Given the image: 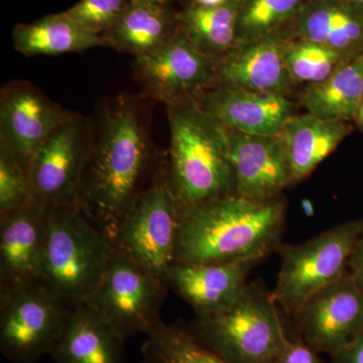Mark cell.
Here are the masks:
<instances>
[{
	"label": "cell",
	"mask_w": 363,
	"mask_h": 363,
	"mask_svg": "<svg viewBox=\"0 0 363 363\" xmlns=\"http://www.w3.org/2000/svg\"><path fill=\"white\" fill-rule=\"evenodd\" d=\"M352 126L313 114H294L284 125L279 138L285 149L292 183L304 180L318 164L337 149Z\"/></svg>",
	"instance_id": "21"
},
{
	"label": "cell",
	"mask_w": 363,
	"mask_h": 363,
	"mask_svg": "<svg viewBox=\"0 0 363 363\" xmlns=\"http://www.w3.org/2000/svg\"><path fill=\"white\" fill-rule=\"evenodd\" d=\"M342 1L353 2V4H363V0H342Z\"/></svg>",
	"instance_id": "37"
},
{
	"label": "cell",
	"mask_w": 363,
	"mask_h": 363,
	"mask_svg": "<svg viewBox=\"0 0 363 363\" xmlns=\"http://www.w3.org/2000/svg\"><path fill=\"white\" fill-rule=\"evenodd\" d=\"M271 291L248 283L240 297L215 314L196 316L191 333L227 363H272L293 336Z\"/></svg>",
	"instance_id": "4"
},
{
	"label": "cell",
	"mask_w": 363,
	"mask_h": 363,
	"mask_svg": "<svg viewBox=\"0 0 363 363\" xmlns=\"http://www.w3.org/2000/svg\"><path fill=\"white\" fill-rule=\"evenodd\" d=\"M133 6H147V4H156V6H168L173 0H130Z\"/></svg>",
	"instance_id": "34"
},
{
	"label": "cell",
	"mask_w": 363,
	"mask_h": 363,
	"mask_svg": "<svg viewBox=\"0 0 363 363\" xmlns=\"http://www.w3.org/2000/svg\"><path fill=\"white\" fill-rule=\"evenodd\" d=\"M13 45L16 51L28 57L58 56L109 47L102 35L88 32L64 13L14 26Z\"/></svg>",
	"instance_id": "22"
},
{
	"label": "cell",
	"mask_w": 363,
	"mask_h": 363,
	"mask_svg": "<svg viewBox=\"0 0 363 363\" xmlns=\"http://www.w3.org/2000/svg\"><path fill=\"white\" fill-rule=\"evenodd\" d=\"M348 272L363 293V233L358 238L357 245L351 253L348 262Z\"/></svg>",
	"instance_id": "32"
},
{
	"label": "cell",
	"mask_w": 363,
	"mask_h": 363,
	"mask_svg": "<svg viewBox=\"0 0 363 363\" xmlns=\"http://www.w3.org/2000/svg\"><path fill=\"white\" fill-rule=\"evenodd\" d=\"M289 35V30H284L264 39L236 45L218 60L214 79L222 87L286 94L293 83L284 58Z\"/></svg>",
	"instance_id": "17"
},
{
	"label": "cell",
	"mask_w": 363,
	"mask_h": 363,
	"mask_svg": "<svg viewBox=\"0 0 363 363\" xmlns=\"http://www.w3.org/2000/svg\"><path fill=\"white\" fill-rule=\"evenodd\" d=\"M230 0H190V4H196V6H218V4H225Z\"/></svg>",
	"instance_id": "35"
},
{
	"label": "cell",
	"mask_w": 363,
	"mask_h": 363,
	"mask_svg": "<svg viewBox=\"0 0 363 363\" xmlns=\"http://www.w3.org/2000/svg\"><path fill=\"white\" fill-rule=\"evenodd\" d=\"M286 204L229 194L183 212L175 264H229L264 259L281 245Z\"/></svg>",
	"instance_id": "2"
},
{
	"label": "cell",
	"mask_w": 363,
	"mask_h": 363,
	"mask_svg": "<svg viewBox=\"0 0 363 363\" xmlns=\"http://www.w3.org/2000/svg\"><path fill=\"white\" fill-rule=\"evenodd\" d=\"M241 2L230 0L211 6L189 4L177 13L179 30L208 58L221 59L238 44Z\"/></svg>",
	"instance_id": "24"
},
{
	"label": "cell",
	"mask_w": 363,
	"mask_h": 363,
	"mask_svg": "<svg viewBox=\"0 0 363 363\" xmlns=\"http://www.w3.org/2000/svg\"><path fill=\"white\" fill-rule=\"evenodd\" d=\"M363 97V55L343 64L319 84L309 85L302 94L308 113L332 121L354 119Z\"/></svg>",
	"instance_id": "25"
},
{
	"label": "cell",
	"mask_w": 363,
	"mask_h": 363,
	"mask_svg": "<svg viewBox=\"0 0 363 363\" xmlns=\"http://www.w3.org/2000/svg\"><path fill=\"white\" fill-rule=\"evenodd\" d=\"M113 245L75 204L48 210L40 284L72 306L87 302Z\"/></svg>",
	"instance_id": "5"
},
{
	"label": "cell",
	"mask_w": 363,
	"mask_h": 363,
	"mask_svg": "<svg viewBox=\"0 0 363 363\" xmlns=\"http://www.w3.org/2000/svg\"><path fill=\"white\" fill-rule=\"evenodd\" d=\"M91 143L83 119L71 116L60 125L30 162V201L45 209L75 204Z\"/></svg>",
	"instance_id": "10"
},
{
	"label": "cell",
	"mask_w": 363,
	"mask_h": 363,
	"mask_svg": "<svg viewBox=\"0 0 363 363\" xmlns=\"http://www.w3.org/2000/svg\"><path fill=\"white\" fill-rule=\"evenodd\" d=\"M73 307L40 283L0 297L2 354L13 363H35L51 355Z\"/></svg>",
	"instance_id": "7"
},
{
	"label": "cell",
	"mask_w": 363,
	"mask_h": 363,
	"mask_svg": "<svg viewBox=\"0 0 363 363\" xmlns=\"http://www.w3.org/2000/svg\"><path fill=\"white\" fill-rule=\"evenodd\" d=\"M293 37L312 40L353 60L363 55V4L309 0L289 26Z\"/></svg>",
	"instance_id": "19"
},
{
	"label": "cell",
	"mask_w": 363,
	"mask_h": 363,
	"mask_svg": "<svg viewBox=\"0 0 363 363\" xmlns=\"http://www.w3.org/2000/svg\"><path fill=\"white\" fill-rule=\"evenodd\" d=\"M355 123L357 124L358 128L363 131V97L360 101L359 106H358L357 113H355L354 119Z\"/></svg>",
	"instance_id": "36"
},
{
	"label": "cell",
	"mask_w": 363,
	"mask_h": 363,
	"mask_svg": "<svg viewBox=\"0 0 363 363\" xmlns=\"http://www.w3.org/2000/svg\"><path fill=\"white\" fill-rule=\"evenodd\" d=\"M171 147L167 177L182 213L233 194L228 128L194 98L168 105Z\"/></svg>",
	"instance_id": "3"
},
{
	"label": "cell",
	"mask_w": 363,
	"mask_h": 363,
	"mask_svg": "<svg viewBox=\"0 0 363 363\" xmlns=\"http://www.w3.org/2000/svg\"><path fill=\"white\" fill-rule=\"evenodd\" d=\"M198 104L228 130L252 135L278 136L295 114L292 101L284 93L245 88L221 86Z\"/></svg>",
	"instance_id": "16"
},
{
	"label": "cell",
	"mask_w": 363,
	"mask_h": 363,
	"mask_svg": "<svg viewBox=\"0 0 363 363\" xmlns=\"http://www.w3.org/2000/svg\"><path fill=\"white\" fill-rule=\"evenodd\" d=\"M362 233L363 219H357L300 245H279L281 267L272 292L284 315L293 318L313 295L348 271L351 253Z\"/></svg>",
	"instance_id": "6"
},
{
	"label": "cell",
	"mask_w": 363,
	"mask_h": 363,
	"mask_svg": "<svg viewBox=\"0 0 363 363\" xmlns=\"http://www.w3.org/2000/svg\"><path fill=\"white\" fill-rule=\"evenodd\" d=\"M167 288L162 279L113 247L104 276L87 302L126 340L147 333L161 319Z\"/></svg>",
	"instance_id": "8"
},
{
	"label": "cell",
	"mask_w": 363,
	"mask_h": 363,
	"mask_svg": "<svg viewBox=\"0 0 363 363\" xmlns=\"http://www.w3.org/2000/svg\"><path fill=\"white\" fill-rule=\"evenodd\" d=\"M253 262L174 264L164 283L194 309L208 316L233 305L247 288Z\"/></svg>",
	"instance_id": "18"
},
{
	"label": "cell",
	"mask_w": 363,
	"mask_h": 363,
	"mask_svg": "<svg viewBox=\"0 0 363 363\" xmlns=\"http://www.w3.org/2000/svg\"><path fill=\"white\" fill-rule=\"evenodd\" d=\"M124 342L92 305L80 303L51 357L55 363H126Z\"/></svg>",
	"instance_id": "20"
},
{
	"label": "cell",
	"mask_w": 363,
	"mask_h": 363,
	"mask_svg": "<svg viewBox=\"0 0 363 363\" xmlns=\"http://www.w3.org/2000/svg\"><path fill=\"white\" fill-rule=\"evenodd\" d=\"M70 117L37 88L26 83H14L1 95L0 142L11 147L28 171L38 150Z\"/></svg>",
	"instance_id": "13"
},
{
	"label": "cell",
	"mask_w": 363,
	"mask_h": 363,
	"mask_svg": "<svg viewBox=\"0 0 363 363\" xmlns=\"http://www.w3.org/2000/svg\"><path fill=\"white\" fill-rule=\"evenodd\" d=\"M152 164L154 152L138 107L130 100H117L100 119L75 201L112 245L126 217L150 187Z\"/></svg>",
	"instance_id": "1"
},
{
	"label": "cell",
	"mask_w": 363,
	"mask_h": 363,
	"mask_svg": "<svg viewBox=\"0 0 363 363\" xmlns=\"http://www.w3.org/2000/svg\"><path fill=\"white\" fill-rule=\"evenodd\" d=\"M48 210L30 201L0 215V297L40 283Z\"/></svg>",
	"instance_id": "12"
},
{
	"label": "cell",
	"mask_w": 363,
	"mask_h": 363,
	"mask_svg": "<svg viewBox=\"0 0 363 363\" xmlns=\"http://www.w3.org/2000/svg\"><path fill=\"white\" fill-rule=\"evenodd\" d=\"M284 58L293 83L307 86L323 82L350 61L340 52L312 40L293 37L291 33L286 42Z\"/></svg>",
	"instance_id": "28"
},
{
	"label": "cell",
	"mask_w": 363,
	"mask_h": 363,
	"mask_svg": "<svg viewBox=\"0 0 363 363\" xmlns=\"http://www.w3.org/2000/svg\"><path fill=\"white\" fill-rule=\"evenodd\" d=\"M331 358L332 363H363V333L355 342Z\"/></svg>",
	"instance_id": "33"
},
{
	"label": "cell",
	"mask_w": 363,
	"mask_h": 363,
	"mask_svg": "<svg viewBox=\"0 0 363 363\" xmlns=\"http://www.w3.org/2000/svg\"><path fill=\"white\" fill-rule=\"evenodd\" d=\"M30 201L28 171L11 147L0 142V215L13 211Z\"/></svg>",
	"instance_id": "29"
},
{
	"label": "cell",
	"mask_w": 363,
	"mask_h": 363,
	"mask_svg": "<svg viewBox=\"0 0 363 363\" xmlns=\"http://www.w3.org/2000/svg\"><path fill=\"white\" fill-rule=\"evenodd\" d=\"M140 363H227L202 345L182 323L159 320L147 333Z\"/></svg>",
	"instance_id": "26"
},
{
	"label": "cell",
	"mask_w": 363,
	"mask_h": 363,
	"mask_svg": "<svg viewBox=\"0 0 363 363\" xmlns=\"http://www.w3.org/2000/svg\"><path fill=\"white\" fill-rule=\"evenodd\" d=\"M182 211L166 178L157 179L136 202L113 247L164 281L175 264Z\"/></svg>",
	"instance_id": "9"
},
{
	"label": "cell",
	"mask_w": 363,
	"mask_h": 363,
	"mask_svg": "<svg viewBox=\"0 0 363 363\" xmlns=\"http://www.w3.org/2000/svg\"><path fill=\"white\" fill-rule=\"evenodd\" d=\"M320 353L298 336H293L283 352L272 363H322Z\"/></svg>",
	"instance_id": "31"
},
{
	"label": "cell",
	"mask_w": 363,
	"mask_h": 363,
	"mask_svg": "<svg viewBox=\"0 0 363 363\" xmlns=\"http://www.w3.org/2000/svg\"><path fill=\"white\" fill-rule=\"evenodd\" d=\"M309 0H242L238 44H247L286 30Z\"/></svg>",
	"instance_id": "27"
},
{
	"label": "cell",
	"mask_w": 363,
	"mask_h": 363,
	"mask_svg": "<svg viewBox=\"0 0 363 363\" xmlns=\"http://www.w3.org/2000/svg\"><path fill=\"white\" fill-rule=\"evenodd\" d=\"M297 336L332 357L363 333V293L350 272L313 295L292 318Z\"/></svg>",
	"instance_id": "11"
},
{
	"label": "cell",
	"mask_w": 363,
	"mask_h": 363,
	"mask_svg": "<svg viewBox=\"0 0 363 363\" xmlns=\"http://www.w3.org/2000/svg\"><path fill=\"white\" fill-rule=\"evenodd\" d=\"M130 6V0H80L63 13L88 32L104 35Z\"/></svg>",
	"instance_id": "30"
},
{
	"label": "cell",
	"mask_w": 363,
	"mask_h": 363,
	"mask_svg": "<svg viewBox=\"0 0 363 363\" xmlns=\"http://www.w3.org/2000/svg\"><path fill=\"white\" fill-rule=\"evenodd\" d=\"M229 157L235 194L255 201L279 198L292 185L279 136L247 135L228 130Z\"/></svg>",
	"instance_id": "15"
},
{
	"label": "cell",
	"mask_w": 363,
	"mask_h": 363,
	"mask_svg": "<svg viewBox=\"0 0 363 363\" xmlns=\"http://www.w3.org/2000/svg\"><path fill=\"white\" fill-rule=\"evenodd\" d=\"M177 13L168 6H133L114 28L102 37L109 47L130 52L135 58L164 47L178 33Z\"/></svg>",
	"instance_id": "23"
},
{
	"label": "cell",
	"mask_w": 363,
	"mask_h": 363,
	"mask_svg": "<svg viewBox=\"0 0 363 363\" xmlns=\"http://www.w3.org/2000/svg\"><path fill=\"white\" fill-rule=\"evenodd\" d=\"M213 60L180 32L159 51L135 58V68L152 92L167 104L193 98L214 80Z\"/></svg>",
	"instance_id": "14"
}]
</instances>
